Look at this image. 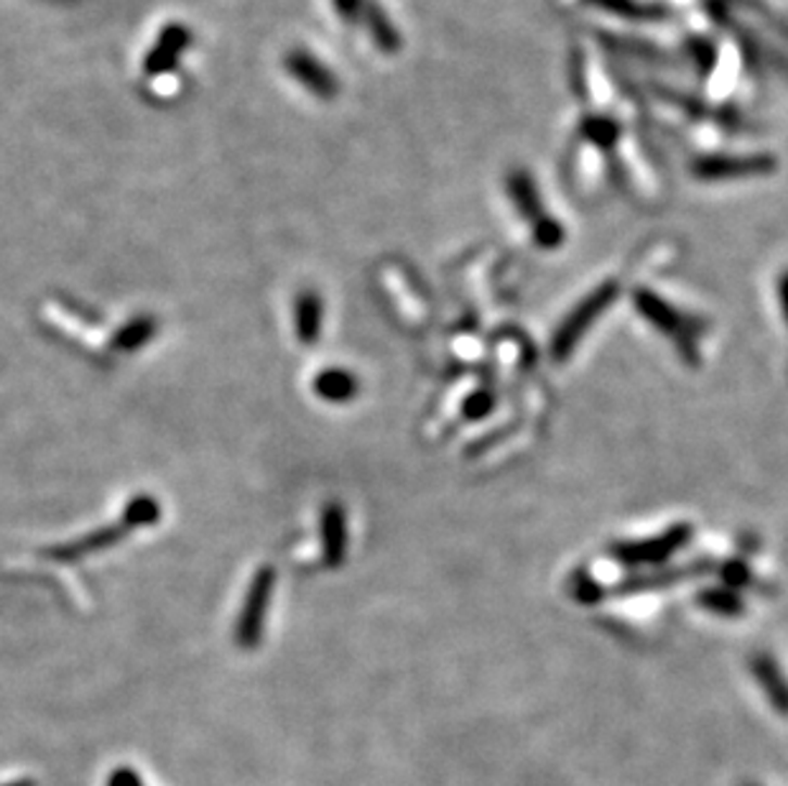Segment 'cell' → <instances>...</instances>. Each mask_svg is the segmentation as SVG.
<instances>
[{"label":"cell","mask_w":788,"mask_h":786,"mask_svg":"<svg viewBox=\"0 0 788 786\" xmlns=\"http://www.w3.org/2000/svg\"><path fill=\"white\" fill-rule=\"evenodd\" d=\"M325 527H327V557L332 559V562H340L342 552H345V514L340 511V508H330L327 511V519H325Z\"/></svg>","instance_id":"cell-11"},{"label":"cell","mask_w":788,"mask_h":786,"mask_svg":"<svg viewBox=\"0 0 788 786\" xmlns=\"http://www.w3.org/2000/svg\"><path fill=\"white\" fill-rule=\"evenodd\" d=\"M187 43V31L181 26H169V31H166L162 36V41L156 43V52H153L149 56V62H145V67H149L151 75H156V72H164L169 64L177 60V54L185 49Z\"/></svg>","instance_id":"cell-8"},{"label":"cell","mask_w":788,"mask_h":786,"mask_svg":"<svg viewBox=\"0 0 788 786\" xmlns=\"http://www.w3.org/2000/svg\"><path fill=\"white\" fill-rule=\"evenodd\" d=\"M633 304H636V309L640 312V317H644L646 322H651L656 330L663 332L666 338L676 342L678 351L684 353V358L695 360L697 351H695V342H691L695 332H691V322L689 319H684L682 312H678L676 307H671L666 300H661V296L651 289H636V294H633Z\"/></svg>","instance_id":"cell-3"},{"label":"cell","mask_w":788,"mask_h":786,"mask_svg":"<svg viewBox=\"0 0 788 786\" xmlns=\"http://www.w3.org/2000/svg\"><path fill=\"white\" fill-rule=\"evenodd\" d=\"M618 294H620L618 281H608V283H602V287H597L593 294H587L585 300L576 304V307L567 315L564 322L557 327V332H554V340H551L554 358L557 360L569 358L574 347L580 345V340L589 332V327H593L597 319L602 317V312L610 309L612 304H615Z\"/></svg>","instance_id":"cell-1"},{"label":"cell","mask_w":788,"mask_h":786,"mask_svg":"<svg viewBox=\"0 0 788 786\" xmlns=\"http://www.w3.org/2000/svg\"><path fill=\"white\" fill-rule=\"evenodd\" d=\"M317 391L330 402H349L357 393V381L347 370H327L317 378Z\"/></svg>","instance_id":"cell-9"},{"label":"cell","mask_w":788,"mask_h":786,"mask_svg":"<svg viewBox=\"0 0 788 786\" xmlns=\"http://www.w3.org/2000/svg\"><path fill=\"white\" fill-rule=\"evenodd\" d=\"M289 72L298 79V83L309 87V92L317 94V98H334V94H338V83H334V77L309 54L304 52L291 54Z\"/></svg>","instance_id":"cell-7"},{"label":"cell","mask_w":788,"mask_h":786,"mask_svg":"<svg viewBox=\"0 0 788 786\" xmlns=\"http://www.w3.org/2000/svg\"><path fill=\"white\" fill-rule=\"evenodd\" d=\"M319 312H322V307H319V300L314 294H306L302 302H298V338H304L306 342H312L314 338H317V330H319Z\"/></svg>","instance_id":"cell-12"},{"label":"cell","mask_w":788,"mask_h":786,"mask_svg":"<svg viewBox=\"0 0 788 786\" xmlns=\"http://www.w3.org/2000/svg\"><path fill=\"white\" fill-rule=\"evenodd\" d=\"M691 527L678 523V527L663 531L661 536L648 538V542H623L612 547V557L623 565H659L666 562L671 555H676L684 544L689 542Z\"/></svg>","instance_id":"cell-4"},{"label":"cell","mask_w":788,"mask_h":786,"mask_svg":"<svg viewBox=\"0 0 788 786\" xmlns=\"http://www.w3.org/2000/svg\"><path fill=\"white\" fill-rule=\"evenodd\" d=\"M697 603L707 610L717 616H740L746 606H742L740 595L729 587H712V590H702L697 595Z\"/></svg>","instance_id":"cell-10"},{"label":"cell","mask_w":788,"mask_h":786,"mask_svg":"<svg viewBox=\"0 0 788 786\" xmlns=\"http://www.w3.org/2000/svg\"><path fill=\"white\" fill-rule=\"evenodd\" d=\"M338 5V13L345 18H355L360 13V0H334Z\"/></svg>","instance_id":"cell-13"},{"label":"cell","mask_w":788,"mask_h":786,"mask_svg":"<svg viewBox=\"0 0 788 786\" xmlns=\"http://www.w3.org/2000/svg\"><path fill=\"white\" fill-rule=\"evenodd\" d=\"M508 194L513 207L518 210V215L523 220H529L531 228H534L536 245H542V249H557V245H561L564 230H561V225L554 217L544 213L542 196H538V189L534 179H531L529 169H513L508 174Z\"/></svg>","instance_id":"cell-2"},{"label":"cell","mask_w":788,"mask_h":786,"mask_svg":"<svg viewBox=\"0 0 788 786\" xmlns=\"http://www.w3.org/2000/svg\"><path fill=\"white\" fill-rule=\"evenodd\" d=\"M750 672H753L758 687L763 689L773 708L788 715V680L786 674L780 672L776 659H773L771 654H755V657L750 659Z\"/></svg>","instance_id":"cell-6"},{"label":"cell","mask_w":788,"mask_h":786,"mask_svg":"<svg viewBox=\"0 0 788 786\" xmlns=\"http://www.w3.org/2000/svg\"><path fill=\"white\" fill-rule=\"evenodd\" d=\"M771 162L763 156H742V154H717V156H699L691 164V177L699 181H735L750 179L755 174L768 172Z\"/></svg>","instance_id":"cell-5"},{"label":"cell","mask_w":788,"mask_h":786,"mask_svg":"<svg viewBox=\"0 0 788 786\" xmlns=\"http://www.w3.org/2000/svg\"><path fill=\"white\" fill-rule=\"evenodd\" d=\"M778 302H780V312H784V319L788 322V271L778 283Z\"/></svg>","instance_id":"cell-14"}]
</instances>
